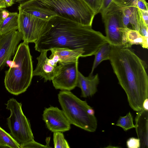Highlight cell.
Wrapping results in <instances>:
<instances>
[{"label": "cell", "instance_id": "obj_26", "mask_svg": "<svg viewBox=\"0 0 148 148\" xmlns=\"http://www.w3.org/2000/svg\"><path fill=\"white\" fill-rule=\"evenodd\" d=\"M21 148H49L51 147L49 145H42L35 141L34 139L32 140L20 144Z\"/></svg>", "mask_w": 148, "mask_h": 148}, {"label": "cell", "instance_id": "obj_6", "mask_svg": "<svg viewBox=\"0 0 148 148\" xmlns=\"http://www.w3.org/2000/svg\"><path fill=\"white\" fill-rule=\"evenodd\" d=\"M5 104L10 112L7 120L12 136L20 144L34 139L29 121L23 113L21 103L12 98Z\"/></svg>", "mask_w": 148, "mask_h": 148}, {"label": "cell", "instance_id": "obj_10", "mask_svg": "<svg viewBox=\"0 0 148 148\" xmlns=\"http://www.w3.org/2000/svg\"><path fill=\"white\" fill-rule=\"evenodd\" d=\"M22 36L18 30L0 35V71L14 57Z\"/></svg>", "mask_w": 148, "mask_h": 148}, {"label": "cell", "instance_id": "obj_19", "mask_svg": "<svg viewBox=\"0 0 148 148\" xmlns=\"http://www.w3.org/2000/svg\"><path fill=\"white\" fill-rule=\"evenodd\" d=\"M0 146L10 148H21L20 144L0 127Z\"/></svg>", "mask_w": 148, "mask_h": 148}, {"label": "cell", "instance_id": "obj_29", "mask_svg": "<svg viewBox=\"0 0 148 148\" xmlns=\"http://www.w3.org/2000/svg\"><path fill=\"white\" fill-rule=\"evenodd\" d=\"M112 0H102L101 6L99 13L101 15L104 12Z\"/></svg>", "mask_w": 148, "mask_h": 148}, {"label": "cell", "instance_id": "obj_4", "mask_svg": "<svg viewBox=\"0 0 148 148\" xmlns=\"http://www.w3.org/2000/svg\"><path fill=\"white\" fill-rule=\"evenodd\" d=\"M28 44L24 41L21 43L12 61L6 63L10 68L5 72L4 84L7 90L14 95L25 92L34 76L32 57Z\"/></svg>", "mask_w": 148, "mask_h": 148}, {"label": "cell", "instance_id": "obj_12", "mask_svg": "<svg viewBox=\"0 0 148 148\" xmlns=\"http://www.w3.org/2000/svg\"><path fill=\"white\" fill-rule=\"evenodd\" d=\"M47 51L41 52L36 59L38 63L33 71V76H38L44 78L45 82L51 81L58 73L60 64H56L47 57Z\"/></svg>", "mask_w": 148, "mask_h": 148}, {"label": "cell", "instance_id": "obj_33", "mask_svg": "<svg viewBox=\"0 0 148 148\" xmlns=\"http://www.w3.org/2000/svg\"><path fill=\"white\" fill-rule=\"evenodd\" d=\"M28 0H14L15 2L20 3Z\"/></svg>", "mask_w": 148, "mask_h": 148}, {"label": "cell", "instance_id": "obj_7", "mask_svg": "<svg viewBox=\"0 0 148 148\" xmlns=\"http://www.w3.org/2000/svg\"><path fill=\"white\" fill-rule=\"evenodd\" d=\"M122 14L121 8L112 1L101 15L104 25L105 36L111 45L118 46L122 45L123 32L121 29L124 27Z\"/></svg>", "mask_w": 148, "mask_h": 148}, {"label": "cell", "instance_id": "obj_5", "mask_svg": "<svg viewBox=\"0 0 148 148\" xmlns=\"http://www.w3.org/2000/svg\"><path fill=\"white\" fill-rule=\"evenodd\" d=\"M62 110L70 123L86 131L94 132L97 120L93 108L70 91L62 90L58 95Z\"/></svg>", "mask_w": 148, "mask_h": 148}, {"label": "cell", "instance_id": "obj_28", "mask_svg": "<svg viewBox=\"0 0 148 148\" xmlns=\"http://www.w3.org/2000/svg\"><path fill=\"white\" fill-rule=\"evenodd\" d=\"M137 7L140 10L148 11V3L146 0H137Z\"/></svg>", "mask_w": 148, "mask_h": 148}, {"label": "cell", "instance_id": "obj_16", "mask_svg": "<svg viewBox=\"0 0 148 148\" xmlns=\"http://www.w3.org/2000/svg\"><path fill=\"white\" fill-rule=\"evenodd\" d=\"M122 45L131 47L134 45H140L144 48H148V38L142 36L136 30L122 28Z\"/></svg>", "mask_w": 148, "mask_h": 148}, {"label": "cell", "instance_id": "obj_24", "mask_svg": "<svg viewBox=\"0 0 148 148\" xmlns=\"http://www.w3.org/2000/svg\"><path fill=\"white\" fill-rule=\"evenodd\" d=\"M95 13L96 14L99 13L102 0H83Z\"/></svg>", "mask_w": 148, "mask_h": 148}, {"label": "cell", "instance_id": "obj_11", "mask_svg": "<svg viewBox=\"0 0 148 148\" xmlns=\"http://www.w3.org/2000/svg\"><path fill=\"white\" fill-rule=\"evenodd\" d=\"M42 116L47 128L52 132H65L71 128V124L64 112L57 107L45 108Z\"/></svg>", "mask_w": 148, "mask_h": 148}, {"label": "cell", "instance_id": "obj_15", "mask_svg": "<svg viewBox=\"0 0 148 148\" xmlns=\"http://www.w3.org/2000/svg\"><path fill=\"white\" fill-rule=\"evenodd\" d=\"M99 83L98 74L85 77L78 71L77 86L81 89V97L86 98L93 95L97 91V86Z\"/></svg>", "mask_w": 148, "mask_h": 148}, {"label": "cell", "instance_id": "obj_2", "mask_svg": "<svg viewBox=\"0 0 148 148\" xmlns=\"http://www.w3.org/2000/svg\"><path fill=\"white\" fill-rule=\"evenodd\" d=\"M131 47L111 45L109 60L129 106L137 112L143 109L144 102L148 98L147 65Z\"/></svg>", "mask_w": 148, "mask_h": 148}, {"label": "cell", "instance_id": "obj_25", "mask_svg": "<svg viewBox=\"0 0 148 148\" xmlns=\"http://www.w3.org/2000/svg\"><path fill=\"white\" fill-rule=\"evenodd\" d=\"M140 15L138 31L142 36L145 38H148V26L146 24L143 20L140 15Z\"/></svg>", "mask_w": 148, "mask_h": 148}, {"label": "cell", "instance_id": "obj_27", "mask_svg": "<svg viewBox=\"0 0 148 148\" xmlns=\"http://www.w3.org/2000/svg\"><path fill=\"white\" fill-rule=\"evenodd\" d=\"M126 145L129 148H139L140 146V140L138 138H130L127 140Z\"/></svg>", "mask_w": 148, "mask_h": 148}, {"label": "cell", "instance_id": "obj_31", "mask_svg": "<svg viewBox=\"0 0 148 148\" xmlns=\"http://www.w3.org/2000/svg\"><path fill=\"white\" fill-rule=\"evenodd\" d=\"M6 7L12 5L14 3V0H4Z\"/></svg>", "mask_w": 148, "mask_h": 148}, {"label": "cell", "instance_id": "obj_8", "mask_svg": "<svg viewBox=\"0 0 148 148\" xmlns=\"http://www.w3.org/2000/svg\"><path fill=\"white\" fill-rule=\"evenodd\" d=\"M19 10L18 31L22 36V40L28 43H35L46 27L48 21L36 17Z\"/></svg>", "mask_w": 148, "mask_h": 148}, {"label": "cell", "instance_id": "obj_32", "mask_svg": "<svg viewBox=\"0 0 148 148\" xmlns=\"http://www.w3.org/2000/svg\"><path fill=\"white\" fill-rule=\"evenodd\" d=\"M6 7L4 0H0V9H3Z\"/></svg>", "mask_w": 148, "mask_h": 148}, {"label": "cell", "instance_id": "obj_30", "mask_svg": "<svg viewBox=\"0 0 148 148\" xmlns=\"http://www.w3.org/2000/svg\"><path fill=\"white\" fill-rule=\"evenodd\" d=\"M139 10L140 15L143 20L146 24L148 26V11L141 10L140 9Z\"/></svg>", "mask_w": 148, "mask_h": 148}, {"label": "cell", "instance_id": "obj_20", "mask_svg": "<svg viewBox=\"0 0 148 148\" xmlns=\"http://www.w3.org/2000/svg\"><path fill=\"white\" fill-rule=\"evenodd\" d=\"M116 125L121 127L124 131L135 127L133 122V117L129 112L124 116H120L117 121Z\"/></svg>", "mask_w": 148, "mask_h": 148}, {"label": "cell", "instance_id": "obj_13", "mask_svg": "<svg viewBox=\"0 0 148 148\" xmlns=\"http://www.w3.org/2000/svg\"><path fill=\"white\" fill-rule=\"evenodd\" d=\"M50 51L51 53L49 58L56 64L76 62L80 57H86L82 49L71 50L66 48H57Z\"/></svg>", "mask_w": 148, "mask_h": 148}, {"label": "cell", "instance_id": "obj_17", "mask_svg": "<svg viewBox=\"0 0 148 148\" xmlns=\"http://www.w3.org/2000/svg\"><path fill=\"white\" fill-rule=\"evenodd\" d=\"M18 13L9 12L6 17L2 15L0 18V35H2L14 30H18Z\"/></svg>", "mask_w": 148, "mask_h": 148}, {"label": "cell", "instance_id": "obj_1", "mask_svg": "<svg viewBox=\"0 0 148 148\" xmlns=\"http://www.w3.org/2000/svg\"><path fill=\"white\" fill-rule=\"evenodd\" d=\"M108 42L105 36L92 26L84 25L61 17H51L34 48L40 52L57 48L83 49L86 57L94 55L103 44Z\"/></svg>", "mask_w": 148, "mask_h": 148}, {"label": "cell", "instance_id": "obj_21", "mask_svg": "<svg viewBox=\"0 0 148 148\" xmlns=\"http://www.w3.org/2000/svg\"><path fill=\"white\" fill-rule=\"evenodd\" d=\"M54 147L55 148H69V145L61 132H56L53 133Z\"/></svg>", "mask_w": 148, "mask_h": 148}, {"label": "cell", "instance_id": "obj_22", "mask_svg": "<svg viewBox=\"0 0 148 148\" xmlns=\"http://www.w3.org/2000/svg\"><path fill=\"white\" fill-rule=\"evenodd\" d=\"M21 9L27 13L44 20L49 21L51 17H53L50 15L37 10L29 9Z\"/></svg>", "mask_w": 148, "mask_h": 148}, {"label": "cell", "instance_id": "obj_34", "mask_svg": "<svg viewBox=\"0 0 148 148\" xmlns=\"http://www.w3.org/2000/svg\"><path fill=\"white\" fill-rule=\"evenodd\" d=\"M3 10V9H0V18L2 16Z\"/></svg>", "mask_w": 148, "mask_h": 148}, {"label": "cell", "instance_id": "obj_18", "mask_svg": "<svg viewBox=\"0 0 148 148\" xmlns=\"http://www.w3.org/2000/svg\"><path fill=\"white\" fill-rule=\"evenodd\" d=\"M111 52V45L108 42L103 44L98 49L94 55L95 58L89 75H92L95 69L103 61L109 60Z\"/></svg>", "mask_w": 148, "mask_h": 148}, {"label": "cell", "instance_id": "obj_23", "mask_svg": "<svg viewBox=\"0 0 148 148\" xmlns=\"http://www.w3.org/2000/svg\"><path fill=\"white\" fill-rule=\"evenodd\" d=\"M112 1L121 8L127 7L138 8L137 0H112Z\"/></svg>", "mask_w": 148, "mask_h": 148}, {"label": "cell", "instance_id": "obj_9", "mask_svg": "<svg viewBox=\"0 0 148 148\" xmlns=\"http://www.w3.org/2000/svg\"><path fill=\"white\" fill-rule=\"evenodd\" d=\"M60 65L59 71L52 80L56 89L70 91L78 86V60Z\"/></svg>", "mask_w": 148, "mask_h": 148}, {"label": "cell", "instance_id": "obj_14", "mask_svg": "<svg viewBox=\"0 0 148 148\" xmlns=\"http://www.w3.org/2000/svg\"><path fill=\"white\" fill-rule=\"evenodd\" d=\"M148 110L143 108L137 112L135 128L140 141V148L148 147Z\"/></svg>", "mask_w": 148, "mask_h": 148}, {"label": "cell", "instance_id": "obj_3", "mask_svg": "<svg viewBox=\"0 0 148 148\" xmlns=\"http://www.w3.org/2000/svg\"><path fill=\"white\" fill-rule=\"evenodd\" d=\"M18 8L36 10L90 26L96 15L83 0H29L20 3Z\"/></svg>", "mask_w": 148, "mask_h": 148}]
</instances>
